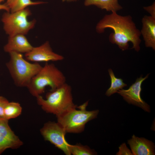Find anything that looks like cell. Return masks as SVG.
Listing matches in <instances>:
<instances>
[{
    "label": "cell",
    "instance_id": "cell-19",
    "mask_svg": "<svg viewBox=\"0 0 155 155\" xmlns=\"http://www.w3.org/2000/svg\"><path fill=\"white\" fill-rule=\"evenodd\" d=\"M119 151L116 153V155H133L131 150L127 147L125 143H122L119 147Z\"/></svg>",
    "mask_w": 155,
    "mask_h": 155
},
{
    "label": "cell",
    "instance_id": "cell-10",
    "mask_svg": "<svg viewBox=\"0 0 155 155\" xmlns=\"http://www.w3.org/2000/svg\"><path fill=\"white\" fill-rule=\"evenodd\" d=\"M23 144L10 127L8 120L0 117V155L7 149H17Z\"/></svg>",
    "mask_w": 155,
    "mask_h": 155
},
{
    "label": "cell",
    "instance_id": "cell-16",
    "mask_svg": "<svg viewBox=\"0 0 155 155\" xmlns=\"http://www.w3.org/2000/svg\"><path fill=\"white\" fill-rule=\"evenodd\" d=\"M22 111V107L19 103L9 102L4 109V118L8 120L16 118L21 114Z\"/></svg>",
    "mask_w": 155,
    "mask_h": 155
},
{
    "label": "cell",
    "instance_id": "cell-2",
    "mask_svg": "<svg viewBox=\"0 0 155 155\" xmlns=\"http://www.w3.org/2000/svg\"><path fill=\"white\" fill-rule=\"evenodd\" d=\"M88 101L77 106L76 105L56 116L57 122L67 133H79L85 129L86 124L96 118L99 113L98 110H86Z\"/></svg>",
    "mask_w": 155,
    "mask_h": 155
},
{
    "label": "cell",
    "instance_id": "cell-15",
    "mask_svg": "<svg viewBox=\"0 0 155 155\" xmlns=\"http://www.w3.org/2000/svg\"><path fill=\"white\" fill-rule=\"evenodd\" d=\"M41 1H33L31 0H6L5 3L10 12H14L24 9L27 7L45 3Z\"/></svg>",
    "mask_w": 155,
    "mask_h": 155
},
{
    "label": "cell",
    "instance_id": "cell-25",
    "mask_svg": "<svg viewBox=\"0 0 155 155\" xmlns=\"http://www.w3.org/2000/svg\"></svg>",
    "mask_w": 155,
    "mask_h": 155
},
{
    "label": "cell",
    "instance_id": "cell-20",
    "mask_svg": "<svg viewBox=\"0 0 155 155\" xmlns=\"http://www.w3.org/2000/svg\"><path fill=\"white\" fill-rule=\"evenodd\" d=\"M7 99L4 96H0V117L4 118V108L9 102Z\"/></svg>",
    "mask_w": 155,
    "mask_h": 155
},
{
    "label": "cell",
    "instance_id": "cell-18",
    "mask_svg": "<svg viewBox=\"0 0 155 155\" xmlns=\"http://www.w3.org/2000/svg\"><path fill=\"white\" fill-rule=\"evenodd\" d=\"M71 155H94L97 154V152L93 149H91L87 145H83L80 143L69 145Z\"/></svg>",
    "mask_w": 155,
    "mask_h": 155
},
{
    "label": "cell",
    "instance_id": "cell-14",
    "mask_svg": "<svg viewBox=\"0 0 155 155\" xmlns=\"http://www.w3.org/2000/svg\"><path fill=\"white\" fill-rule=\"evenodd\" d=\"M84 4L86 6L94 5L112 12H116L122 8L119 3L118 0H85Z\"/></svg>",
    "mask_w": 155,
    "mask_h": 155
},
{
    "label": "cell",
    "instance_id": "cell-5",
    "mask_svg": "<svg viewBox=\"0 0 155 155\" xmlns=\"http://www.w3.org/2000/svg\"><path fill=\"white\" fill-rule=\"evenodd\" d=\"M9 54L10 59L6 65L14 84L18 87H27L42 66L38 63L29 62L21 53Z\"/></svg>",
    "mask_w": 155,
    "mask_h": 155
},
{
    "label": "cell",
    "instance_id": "cell-1",
    "mask_svg": "<svg viewBox=\"0 0 155 155\" xmlns=\"http://www.w3.org/2000/svg\"><path fill=\"white\" fill-rule=\"evenodd\" d=\"M110 15H106L98 24L97 31L103 32L105 29L110 28L113 30L109 37L110 41L118 45L123 51L128 49L129 42L133 44L132 48L137 51L140 50L141 32L137 28L135 24L129 16H123L116 12H112Z\"/></svg>",
    "mask_w": 155,
    "mask_h": 155
},
{
    "label": "cell",
    "instance_id": "cell-9",
    "mask_svg": "<svg viewBox=\"0 0 155 155\" xmlns=\"http://www.w3.org/2000/svg\"><path fill=\"white\" fill-rule=\"evenodd\" d=\"M25 59L34 62L57 61L63 59L62 56L54 52L48 41L39 46L33 47L29 52L25 54Z\"/></svg>",
    "mask_w": 155,
    "mask_h": 155
},
{
    "label": "cell",
    "instance_id": "cell-6",
    "mask_svg": "<svg viewBox=\"0 0 155 155\" xmlns=\"http://www.w3.org/2000/svg\"><path fill=\"white\" fill-rule=\"evenodd\" d=\"M31 14L28 8L14 12L6 11L4 13L1 20L6 34L9 36L27 34L34 28L36 23L35 20H28V17Z\"/></svg>",
    "mask_w": 155,
    "mask_h": 155
},
{
    "label": "cell",
    "instance_id": "cell-7",
    "mask_svg": "<svg viewBox=\"0 0 155 155\" xmlns=\"http://www.w3.org/2000/svg\"><path fill=\"white\" fill-rule=\"evenodd\" d=\"M41 134L45 140L50 142L66 155H71L69 144L65 139L67 133L57 122L49 121L40 130Z\"/></svg>",
    "mask_w": 155,
    "mask_h": 155
},
{
    "label": "cell",
    "instance_id": "cell-4",
    "mask_svg": "<svg viewBox=\"0 0 155 155\" xmlns=\"http://www.w3.org/2000/svg\"><path fill=\"white\" fill-rule=\"evenodd\" d=\"M66 80L63 73L54 64L46 63L27 88L31 94L36 98L44 93L46 87L53 90L65 83Z\"/></svg>",
    "mask_w": 155,
    "mask_h": 155
},
{
    "label": "cell",
    "instance_id": "cell-12",
    "mask_svg": "<svg viewBox=\"0 0 155 155\" xmlns=\"http://www.w3.org/2000/svg\"><path fill=\"white\" fill-rule=\"evenodd\" d=\"M133 155H154L155 146L152 141L133 135L127 140Z\"/></svg>",
    "mask_w": 155,
    "mask_h": 155
},
{
    "label": "cell",
    "instance_id": "cell-11",
    "mask_svg": "<svg viewBox=\"0 0 155 155\" xmlns=\"http://www.w3.org/2000/svg\"><path fill=\"white\" fill-rule=\"evenodd\" d=\"M33 47L24 35L18 34L9 36L3 50L9 54L11 52L26 54L30 52Z\"/></svg>",
    "mask_w": 155,
    "mask_h": 155
},
{
    "label": "cell",
    "instance_id": "cell-22",
    "mask_svg": "<svg viewBox=\"0 0 155 155\" xmlns=\"http://www.w3.org/2000/svg\"><path fill=\"white\" fill-rule=\"evenodd\" d=\"M5 10L6 11L10 12L9 9L7 6L5 4H1L0 3V11Z\"/></svg>",
    "mask_w": 155,
    "mask_h": 155
},
{
    "label": "cell",
    "instance_id": "cell-17",
    "mask_svg": "<svg viewBox=\"0 0 155 155\" xmlns=\"http://www.w3.org/2000/svg\"><path fill=\"white\" fill-rule=\"evenodd\" d=\"M108 72L111 80V85L109 88L107 90L105 95L109 96L117 92L119 90L122 89L127 86V84L123 82V80L120 78L116 77L111 69L108 70Z\"/></svg>",
    "mask_w": 155,
    "mask_h": 155
},
{
    "label": "cell",
    "instance_id": "cell-23",
    "mask_svg": "<svg viewBox=\"0 0 155 155\" xmlns=\"http://www.w3.org/2000/svg\"><path fill=\"white\" fill-rule=\"evenodd\" d=\"M78 0H62L63 2L64 1H68V2H72V1H75Z\"/></svg>",
    "mask_w": 155,
    "mask_h": 155
},
{
    "label": "cell",
    "instance_id": "cell-8",
    "mask_svg": "<svg viewBox=\"0 0 155 155\" xmlns=\"http://www.w3.org/2000/svg\"><path fill=\"white\" fill-rule=\"evenodd\" d=\"M149 74L143 78L142 75L137 78L135 82L127 90L120 89L117 91L119 94L122 96L123 99L129 104L137 106L145 111L150 112V106L142 98L140 93L142 82L148 77Z\"/></svg>",
    "mask_w": 155,
    "mask_h": 155
},
{
    "label": "cell",
    "instance_id": "cell-13",
    "mask_svg": "<svg viewBox=\"0 0 155 155\" xmlns=\"http://www.w3.org/2000/svg\"><path fill=\"white\" fill-rule=\"evenodd\" d=\"M142 27L141 31L147 47L155 49V18L145 16L142 18Z\"/></svg>",
    "mask_w": 155,
    "mask_h": 155
},
{
    "label": "cell",
    "instance_id": "cell-3",
    "mask_svg": "<svg viewBox=\"0 0 155 155\" xmlns=\"http://www.w3.org/2000/svg\"><path fill=\"white\" fill-rule=\"evenodd\" d=\"M36 98L38 104L44 111L56 116L75 105L73 101L71 87L66 83L47 92L45 99L41 95Z\"/></svg>",
    "mask_w": 155,
    "mask_h": 155
},
{
    "label": "cell",
    "instance_id": "cell-24",
    "mask_svg": "<svg viewBox=\"0 0 155 155\" xmlns=\"http://www.w3.org/2000/svg\"><path fill=\"white\" fill-rule=\"evenodd\" d=\"M4 0H0V3H1L2 2L4 1Z\"/></svg>",
    "mask_w": 155,
    "mask_h": 155
},
{
    "label": "cell",
    "instance_id": "cell-21",
    "mask_svg": "<svg viewBox=\"0 0 155 155\" xmlns=\"http://www.w3.org/2000/svg\"><path fill=\"white\" fill-rule=\"evenodd\" d=\"M144 8L150 14L151 16L155 18V3L154 2L152 5L144 7Z\"/></svg>",
    "mask_w": 155,
    "mask_h": 155
}]
</instances>
